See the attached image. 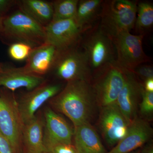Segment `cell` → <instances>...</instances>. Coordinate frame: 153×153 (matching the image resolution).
Returning <instances> with one entry per match:
<instances>
[{
  "mask_svg": "<svg viewBox=\"0 0 153 153\" xmlns=\"http://www.w3.org/2000/svg\"><path fill=\"white\" fill-rule=\"evenodd\" d=\"M42 153H49L48 152H46Z\"/></svg>",
  "mask_w": 153,
  "mask_h": 153,
  "instance_id": "836d02e7",
  "label": "cell"
},
{
  "mask_svg": "<svg viewBox=\"0 0 153 153\" xmlns=\"http://www.w3.org/2000/svg\"><path fill=\"white\" fill-rule=\"evenodd\" d=\"M17 5L44 27L53 20L52 1L43 0H22L18 1Z\"/></svg>",
  "mask_w": 153,
  "mask_h": 153,
  "instance_id": "d6986e66",
  "label": "cell"
},
{
  "mask_svg": "<svg viewBox=\"0 0 153 153\" xmlns=\"http://www.w3.org/2000/svg\"><path fill=\"white\" fill-rule=\"evenodd\" d=\"M3 17L0 15V33L1 30L2 28V19Z\"/></svg>",
  "mask_w": 153,
  "mask_h": 153,
  "instance_id": "4dcf8cb0",
  "label": "cell"
},
{
  "mask_svg": "<svg viewBox=\"0 0 153 153\" xmlns=\"http://www.w3.org/2000/svg\"><path fill=\"white\" fill-rule=\"evenodd\" d=\"M100 126L105 139L111 146L125 136L129 126L116 103L102 107Z\"/></svg>",
  "mask_w": 153,
  "mask_h": 153,
  "instance_id": "7c38bea8",
  "label": "cell"
},
{
  "mask_svg": "<svg viewBox=\"0 0 153 153\" xmlns=\"http://www.w3.org/2000/svg\"><path fill=\"white\" fill-rule=\"evenodd\" d=\"M18 1L0 0V15L4 17L17 6Z\"/></svg>",
  "mask_w": 153,
  "mask_h": 153,
  "instance_id": "484cf974",
  "label": "cell"
},
{
  "mask_svg": "<svg viewBox=\"0 0 153 153\" xmlns=\"http://www.w3.org/2000/svg\"><path fill=\"white\" fill-rule=\"evenodd\" d=\"M23 126L14 92L0 88V133L8 140L15 153H23Z\"/></svg>",
  "mask_w": 153,
  "mask_h": 153,
  "instance_id": "3957f363",
  "label": "cell"
},
{
  "mask_svg": "<svg viewBox=\"0 0 153 153\" xmlns=\"http://www.w3.org/2000/svg\"><path fill=\"white\" fill-rule=\"evenodd\" d=\"M0 153H15L8 140L0 133Z\"/></svg>",
  "mask_w": 153,
  "mask_h": 153,
  "instance_id": "83f0119b",
  "label": "cell"
},
{
  "mask_svg": "<svg viewBox=\"0 0 153 153\" xmlns=\"http://www.w3.org/2000/svg\"><path fill=\"white\" fill-rule=\"evenodd\" d=\"M44 143L47 152L61 144L71 145L74 133L63 117L50 108L44 111Z\"/></svg>",
  "mask_w": 153,
  "mask_h": 153,
  "instance_id": "8fae6325",
  "label": "cell"
},
{
  "mask_svg": "<svg viewBox=\"0 0 153 153\" xmlns=\"http://www.w3.org/2000/svg\"><path fill=\"white\" fill-rule=\"evenodd\" d=\"M142 100L140 104V111L145 116L151 115L153 112V92H148L143 89Z\"/></svg>",
  "mask_w": 153,
  "mask_h": 153,
  "instance_id": "cb8c5ba5",
  "label": "cell"
},
{
  "mask_svg": "<svg viewBox=\"0 0 153 153\" xmlns=\"http://www.w3.org/2000/svg\"><path fill=\"white\" fill-rule=\"evenodd\" d=\"M95 100L90 82L76 80L67 82L49 101L52 108L68 117L75 128L88 123Z\"/></svg>",
  "mask_w": 153,
  "mask_h": 153,
  "instance_id": "6da1fadb",
  "label": "cell"
},
{
  "mask_svg": "<svg viewBox=\"0 0 153 153\" xmlns=\"http://www.w3.org/2000/svg\"><path fill=\"white\" fill-rule=\"evenodd\" d=\"M143 35L121 32L113 36L116 52V62L121 68L133 71L142 63L149 61L143 47Z\"/></svg>",
  "mask_w": 153,
  "mask_h": 153,
  "instance_id": "ba28073f",
  "label": "cell"
},
{
  "mask_svg": "<svg viewBox=\"0 0 153 153\" xmlns=\"http://www.w3.org/2000/svg\"><path fill=\"white\" fill-rule=\"evenodd\" d=\"M77 46L60 51L52 71L67 82L76 80L89 82L92 71L85 52Z\"/></svg>",
  "mask_w": 153,
  "mask_h": 153,
  "instance_id": "8992f818",
  "label": "cell"
},
{
  "mask_svg": "<svg viewBox=\"0 0 153 153\" xmlns=\"http://www.w3.org/2000/svg\"><path fill=\"white\" fill-rule=\"evenodd\" d=\"M47 80L44 76H36L25 72L22 67L4 66L0 74V88H4L13 92L22 88L30 91Z\"/></svg>",
  "mask_w": 153,
  "mask_h": 153,
  "instance_id": "2e32d148",
  "label": "cell"
},
{
  "mask_svg": "<svg viewBox=\"0 0 153 153\" xmlns=\"http://www.w3.org/2000/svg\"><path fill=\"white\" fill-rule=\"evenodd\" d=\"M103 1L102 0L79 1L75 19L83 32L90 28L97 18Z\"/></svg>",
  "mask_w": 153,
  "mask_h": 153,
  "instance_id": "ffe728a7",
  "label": "cell"
},
{
  "mask_svg": "<svg viewBox=\"0 0 153 153\" xmlns=\"http://www.w3.org/2000/svg\"><path fill=\"white\" fill-rule=\"evenodd\" d=\"M133 72L145 79L153 78V67L150 65H140L135 68Z\"/></svg>",
  "mask_w": 153,
  "mask_h": 153,
  "instance_id": "d4e9b609",
  "label": "cell"
},
{
  "mask_svg": "<svg viewBox=\"0 0 153 153\" xmlns=\"http://www.w3.org/2000/svg\"><path fill=\"white\" fill-rule=\"evenodd\" d=\"M59 52L56 47L47 43L35 47L22 69L29 74L45 77L52 71Z\"/></svg>",
  "mask_w": 153,
  "mask_h": 153,
  "instance_id": "5bb4252c",
  "label": "cell"
},
{
  "mask_svg": "<svg viewBox=\"0 0 153 153\" xmlns=\"http://www.w3.org/2000/svg\"><path fill=\"white\" fill-rule=\"evenodd\" d=\"M126 71L114 61L96 72L98 76L91 86L95 99L102 107L116 103L125 82Z\"/></svg>",
  "mask_w": 153,
  "mask_h": 153,
  "instance_id": "5b68a950",
  "label": "cell"
},
{
  "mask_svg": "<svg viewBox=\"0 0 153 153\" xmlns=\"http://www.w3.org/2000/svg\"><path fill=\"white\" fill-rule=\"evenodd\" d=\"M62 89L60 84L52 83L47 80L34 89L22 94L18 99L16 98L24 123L33 118L38 110Z\"/></svg>",
  "mask_w": 153,
  "mask_h": 153,
  "instance_id": "9c48e42d",
  "label": "cell"
},
{
  "mask_svg": "<svg viewBox=\"0 0 153 153\" xmlns=\"http://www.w3.org/2000/svg\"><path fill=\"white\" fill-rule=\"evenodd\" d=\"M33 48L29 44L24 43H13L9 48V55L12 59L16 61L26 60Z\"/></svg>",
  "mask_w": 153,
  "mask_h": 153,
  "instance_id": "603a6c76",
  "label": "cell"
},
{
  "mask_svg": "<svg viewBox=\"0 0 153 153\" xmlns=\"http://www.w3.org/2000/svg\"><path fill=\"white\" fill-rule=\"evenodd\" d=\"M45 31L46 43L59 51L78 46L84 33L75 19L52 21L45 27Z\"/></svg>",
  "mask_w": 153,
  "mask_h": 153,
  "instance_id": "30bf717a",
  "label": "cell"
},
{
  "mask_svg": "<svg viewBox=\"0 0 153 153\" xmlns=\"http://www.w3.org/2000/svg\"><path fill=\"white\" fill-rule=\"evenodd\" d=\"M3 67H4V65H3L2 63L0 62V74L3 71Z\"/></svg>",
  "mask_w": 153,
  "mask_h": 153,
  "instance_id": "1f68e13d",
  "label": "cell"
},
{
  "mask_svg": "<svg viewBox=\"0 0 153 153\" xmlns=\"http://www.w3.org/2000/svg\"><path fill=\"white\" fill-rule=\"evenodd\" d=\"M74 135L76 153H107L98 134L89 123L74 128Z\"/></svg>",
  "mask_w": 153,
  "mask_h": 153,
  "instance_id": "ac0fdd59",
  "label": "cell"
},
{
  "mask_svg": "<svg viewBox=\"0 0 153 153\" xmlns=\"http://www.w3.org/2000/svg\"><path fill=\"white\" fill-rule=\"evenodd\" d=\"M140 153H153V145L151 144L147 145Z\"/></svg>",
  "mask_w": 153,
  "mask_h": 153,
  "instance_id": "f546056e",
  "label": "cell"
},
{
  "mask_svg": "<svg viewBox=\"0 0 153 153\" xmlns=\"http://www.w3.org/2000/svg\"><path fill=\"white\" fill-rule=\"evenodd\" d=\"M44 119L38 114L24 123L22 136L23 153L47 152L44 143Z\"/></svg>",
  "mask_w": 153,
  "mask_h": 153,
  "instance_id": "e0dca14e",
  "label": "cell"
},
{
  "mask_svg": "<svg viewBox=\"0 0 153 153\" xmlns=\"http://www.w3.org/2000/svg\"><path fill=\"white\" fill-rule=\"evenodd\" d=\"M79 1L78 0L52 1L53 7L52 21L75 19Z\"/></svg>",
  "mask_w": 153,
  "mask_h": 153,
  "instance_id": "44dd1931",
  "label": "cell"
},
{
  "mask_svg": "<svg viewBox=\"0 0 153 153\" xmlns=\"http://www.w3.org/2000/svg\"><path fill=\"white\" fill-rule=\"evenodd\" d=\"M135 1L112 0L103 1L100 16V26L111 37L133 29L137 17Z\"/></svg>",
  "mask_w": 153,
  "mask_h": 153,
  "instance_id": "277c9868",
  "label": "cell"
},
{
  "mask_svg": "<svg viewBox=\"0 0 153 153\" xmlns=\"http://www.w3.org/2000/svg\"><path fill=\"white\" fill-rule=\"evenodd\" d=\"M143 87L133 71H126V80L116 104L129 126L136 118L137 104Z\"/></svg>",
  "mask_w": 153,
  "mask_h": 153,
  "instance_id": "4fadbf2b",
  "label": "cell"
},
{
  "mask_svg": "<svg viewBox=\"0 0 153 153\" xmlns=\"http://www.w3.org/2000/svg\"><path fill=\"white\" fill-rule=\"evenodd\" d=\"M152 129L148 122L136 118L129 126L125 136L107 153H130L146 143L150 138Z\"/></svg>",
  "mask_w": 153,
  "mask_h": 153,
  "instance_id": "9a60e30c",
  "label": "cell"
},
{
  "mask_svg": "<svg viewBox=\"0 0 153 153\" xmlns=\"http://www.w3.org/2000/svg\"><path fill=\"white\" fill-rule=\"evenodd\" d=\"M17 7L3 17L0 34L11 44L21 42L35 48L46 43L45 27Z\"/></svg>",
  "mask_w": 153,
  "mask_h": 153,
  "instance_id": "7a4b0ae2",
  "label": "cell"
},
{
  "mask_svg": "<svg viewBox=\"0 0 153 153\" xmlns=\"http://www.w3.org/2000/svg\"><path fill=\"white\" fill-rule=\"evenodd\" d=\"M82 47L92 71L97 72L115 61V49L112 37L100 26L86 37Z\"/></svg>",
  "mask_w": 153,
  "mask_h": 153,
  "instance_id": "52a82bcc",
  "label": "cell"
},
{
  "mask_svg": "<svg viewBox=\"0 0 153 153\" xmlns=\"http://www.w3.org/2000/svg\"><path fill=\"white\" fill-rule=\"evenodd\" d=\"M130 153H140L139 151H135V152H133Z\"/></svg>",
  "mask_w": 153,
  "mask_h": 153,
  "instance_id": "d6a6232c",
  "label": "cell"
},
{
  "mask_svg": "<svg viewBox=\"0 0 153 153\" xmlns=\"http://www.w3.org/2000/svg\"><path fill=\"white\" fill-rule=\"evenodd\" d=\"M135 24L137 30L140 32L148 30L153 25V6L148 2H140L137 4Z\"/></svg>",
  "mask_w": 153,
  "mask_h": 153,
  "instance_id": "7402d4cb",
  "label": "cell"
},
{
  "mask_svg": "<svg viewBox=\"0 0 153 153\" xmlns=\"http://www.w3.org/2000/svg\"><path fill=\"white\" fill-rule=\"evenodd\" d=\"M49 153H76L74 146L71 145L61 144L52 148Z\"/></svg>",
  "mask_w": 153,
  "mask_h": 153,
  "instance_id": "4316f807",
  "label": "cell"
},
{
  "mask_svg": "<svg viewBox=\"0 0 153 153\" xmlns=\"http://www.w3.org/2000/svg\"><path fill=\"white\" fill-rule=\"evenodd\" d=\"M144 89L148 92H153V78H148L145 80Z\"/></svg>",
  "mask_w": 153,
  "mask_h": 153,
  "instance_id": "f1b7e54d",
  "label": "cell"
}]
</instances>
